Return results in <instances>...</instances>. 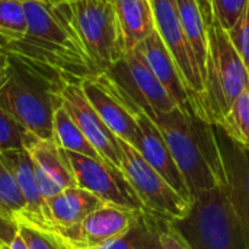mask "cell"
<instances>
[{"label":"cell","instance_id":"37","mask_svg":"<svg viewBox=\"0 0 249 249\" xmlns=\"http://www.w3.org/2000/svg\"><path fill=\"white\" fill-rule=\"evenodd\" d=\"M1 249H28V247H26V244L23 242V239L20 238V235L18 233L9 245L3 247Z\"/></svg>","mask_w":249,"mask_h":249},{"label":"cell","instance_id":"4","mask_svg":"<svg viewBox=\"0 0 249 249\" xmlns=\"http://www.w3.org/2000/svg\"><path fill=\"white\" fill-rule=\"evenodd\" d=\"M249 85V69L226 29L216 20L209 28V54L204 90L200 99L201 118L217 124Z\"/></svg>","mask_w":249,"mask_h":249},{"label":"cell","instance_id":"32","mask_svg":"<svg viewBox=\"0 0 249 249\" xmlns=\"http://www.w3.org/2000/svg\"><path fill=\"white\" fill-rule=\"evenodd\" d=\"M34 177H35V182L36 187L41 193V196L44 197V200L48 203L53 197H55L58 193L63 191V188L51 178L48 177L42 169H39L35 163H34Z\"/></svg>","mask_w":249,"mask_h":249},{"label":"cell","instance_id":"30","mask_svg":"<svg viewBox=\"0 0 249 249\" xmlns=\"http://www.w3.org/2000/svg\"><path fill=\"white\" fill-rule=\"evenodd\" d=\"M228 34L249 69V0L245 4L241 18L238 19L235 26L228 31Z\"/></svg>","mask_w":249,"mask_h":249},{"label":"cell","instance_id":"9","mask_svg":"<svg viewBox=\"0 0 249 249\" xmlns=\"http://www.w3.org/2000/svg\"><path fill=\"white\" fill-rule=\"evenodd\" d=\"M66 155L70 160L77 187L90 191L104 203L133 212H146L142 200L120 168L104 159H95L74 152L66 150Z\"/></svg>","mask_w":249,"mask_h":249},{"label":"cell","instance_id":"31","mask_svg":"<svg viewBox=\"0 0 249 249\" xmlns=\"http://www.w3.org/2000/svg\"><path fill=\"white\" fill-rule=\"evenodd\" d=\"M159 241L162 249H194L174 222L160 219Z\"/></svg>","mask_w":249,"mask_h":249},{"label":"cell","instance_id":"13","mask_svg":"<svg viewBox=\"0 0 249 249\" xmlns=\"http://www.w3.org/2000/svg\"><path fill=\"white\" fill-rule=\"evenodd\" d=\"M85 96L107 124V127L121 140L131 144L134 149L139 144L140 128L136 117L128 108L111 92V89L98 77L85 79L80 83Z\"/></svg>","mask_w":249,"mask_h":249},{"label":"cell","instance_id":"2","mask_svg":"<svg viewBox=\"0 0 249 249\" xmlns=\"http://www.w3.org/2000/svg\"><path fill=\"white\" fill-rule=\"evenodd\" d=\"M193 198L226 187V175L213 131V124L179 108L152 117Z\"/></svg>","mask_w":249,"mask_h":249},{"label":"cell","instance_id":"35","mask_svg":"<svg viewBox=\"0 0 249 249\" xmlns=\"http://www.w3.org/2000/svg\"><path fill=\"white\" fill-rule=\"evenodd\" d=\"M197 4L201 10L203 19L206 22L207 29L213 25L214 22V15H213V7H212V0H197Z\"/></svg>","mask_w":249,"mask_h":249},{"label":"cell","instance_id":"19","mask_svg":"<svg viewBox=\"0 0 249 249\" xmlns=\"http://www.w3.org/2000/svg\"><path fill=\"white\" fill-rule=\"evenodd\" d=\"M112 3L125 51H133L156 29L150 0H112Z\"/></svg>","mask_w":249,"mask_h":249},{"label":"cell","instance_id":"33","mask_svg":"<svg viewBox=\"0 0 249 249\" xmlns=\"http://www.w3.org/2000/svg\"><path fill=\"white\" fill-rule=\"evenodd\" d=\"M18 235V223L0 216V249L9 245Z\"/></svg>","mask_w":249,"mask_h":249},{"label":"cell","instance_id":"29","mask_svg":"<svg viewBox=\"0 0 249 249\" xmlns=\"http://www.w3.org/2000/svg\"><path fill=\"white\" fill-rule=\"evenodd\" d=\"M248 0H212L214 20L226 31L232 29L241 18Z\"/></svg>","mask_w":249,"mask_h":249},{"label":"cell","instance_id":"34","mask_svg":"<svg viewBox=\"0 0 249 249\" xmlns=\"http://www.w3.org/2000/svg\"><path fill=\"white\" fill-rule=\"evenodd\" d=\"M232 204H233L235 212L238 214V219L241 222V228H242L247 249H249V204H238V203H232Z\"/></svg>","mask_w":249,"mask_h":249},{"label":"cell","instance_id":"36","mask_svg":"<svg viewBox=\"0 0 249 249\" xmlns=\"http://www.w3.org/2000/svg\"><path fill=\"white\" fill-rule=\"evenodd\" d=\"M9 63H10V54H9V51L4 50V48H0V85L6 79L7 69H9Z\"/></svg>","mask_w":249,"mask_h":249},{"label":"cell","instance_id":"10","mask_svg":"<svg viewBox=\"0 0 249 249\" xmlns=\"http://www.w3.org/2000/svg\"><path fill=\"white\" fill-rule=\"evenodd\" d=\"M150 4L155 16L156 31L174 57L191 95L194 111L201 118L200 99L204 90V83L196 55L181 23L177 0H150Z\"/></svg>","mask_w":249,"mask_h":249},{"label":"cell","instance_id":"3","mask_svg":"<svg viewBox=\"0 0 249 249\" xmlns=\"http://www.w3.org/2000/svg\"><path fill=\"white\" fill-rule=\"evenodd\" d=\"M63 88L10 54L7 74L0 85V108L38 139L54 140L53 120L61 105Z\"/></svg>","mask_w":249,"mask_h":249},{"label":"cell","instance_id":"22","mask_svg":"<svg viewBox=\"0 0 249 249\" xmlns=\"http://www.w3.org/2000/svg\"><path fill=\"white\" fill-rule=\"evenodd\" d=\"M160 217L142 212L134 225L120 238L92 249H162L159 241Z\"/></svg>","mask_w":249,"mask_h":249},{"label":"cell","instance_id":"24","mask_svg":"<svg viewBox=\"0 0 249 249\" xmlns=\"http://www.w3.org/2000/svg\"><path fill=\"white\" fill-rule=\"evenodd\" d=\"M26 34L23 0H0V48L7 50Z\"/></svg>","mask_w":249,"mask_h":249},{"label":"cell","instance_id":"8","mask_svg":"<svg viewBox=\"0 0 249 249\" xmlns=\"http://www.w3.org/2000/svg\"><path fill=\"white\" fill-rule=\"evenodd\" d=\"M123 159L121 171L142 200L144 210L153 216L169 222L185 219L193 207V201L177 193L134 149L120 139Z\"/></svg>","mask_w":249,"mask_h":249},{"label":"cell","instance_id":"15","mask_svg":"<svg viewBox=\"0 0 249 249\" xmlns=\"http://www.w3.org/2000/svg\"><path fill=\"white\" fill-rule=\"evenodd\" d=\"M136 120L140 128V139L136 147L139 153L177 193H179L184 198L194 201L172 158L168 143L165 142L155 121L144 112H139L136 115Z\"/></svg>","mask_w":249,"mask_h":249},{"label":"cell","instance_id":"23","mask_svg":"<svg viewBox=\"0 0 249 249\" xmlns=\"http://www.w3.org/2000/svg\"><path fill=\"white\" fill-rule=\"evenodd\" d=\"M53 131H54V142L67 152L80 153L89 158L102 159L99 153L93 149V146L86 140L74 120L70 117L67 109L60 105L54 112L53 120Z\"/></svg>","mask_w":249,"mask_h":249},{"label":"cell","instance_id":"16","mask_svg":"<svg viewBox=\"0 0 249 249\" xmlns=\"http://www.w3.org/2000/svg\"><path fill=\"white\" fill-rule=\"evenodd\" d=\"M140 213L104 203L82 222L79 249L98 248L123 236Z\"/></svg>","mask_w":249,"mask_h":249},{"label":"cell","instance_id":"38","mask_svg":"<svg viewBox=\"0 0 249 249\" xmlns=\"http://www.w3.org/2000/svg\"><path fill=\"white\" fill-rule=\"evenodd\" d=\"M53 1H67V3H70V1H74V0H53Z\"/></svg>","mask_w":249,"mask_h":249},{"label":"cell","instance_id":"20","mask_svg":"<svg viewBox=\"0 0 249 249\" xmlns=\"http://www.w3.org/2000/svg\"><path fill=\"white\" fill-rule=\"evenodd\" d=\"M26 150L32 162L51 177L63 190L76 185L74 174L66 150L61 149L54 140H42L36 136L28 143Z\"/></svg>","mask_w":249,"mask_h":249},{"label":"cell","instance_id":"5","mask_svg":"<svg viewBox=\"0 0 249 249\" xmlns=\"http://www.w3.org/2000/svg\"><path fill=\"white\" fill-rule=\"evenodd\" d=\"M174 223L194 249H247L226 187H217L194 198L188 216Z\"/></svg>","mask_w":249,"mask_h":249},{"label":"cell","instance_id":"12","mask_svg":"<svg viewBox=\"0 0 249 249\" xmlns=\"http://www.w3.org/2000/svg\"><path fill=\"white\" fill-rule=\"evenodd\" d=\"M133 51H136L140 58L149 66V69L155 73V76L159 79L168 93L174 98L178 108L188 115H197L182 74L158 31L155 29Z\"/></svg>","mask_w":249,"mask_h":249},{"label":"cell","instance_id":"1","mask_svg":"<svg viewBox=\"0 0 249 249\" xmlns=\"http://www.w3.org/2000/svg\"><path fill=\"white\" fill-rule=\"evenodd\" d=\"M26 34L7 51L54 82L82 83L99 74L73 23L70 3L23 0Z\"/></svg>","mask_w":249,"mask_h":249},{"label":"cell","instance_id":"17","mask_svg":"<svg viewBox=\"0 0 249 249\" xmlns=\"http://www.w3.org/2000/svg\"><path fill=\"white\" fill-rule=\"evenodd\" d=\"M225 175L226 191L232 203L249 204V146L229 137L219 124H213Z\"/></svg>","mask_w":249,"mask_h":249},{"label":"cell","instance_id":"21","mask_svg":"<svg viewBox=\"0 0 249 249\" xmlns=\"http://www.w3.org/2000/svg\"><path fill=\"white\" fill-rule=\"evenodd\" d=\"M177 6L185 36L193 48L204 83L206 63L209 54V29L206 26L197 0H177Z\"/></svg>","mask_w":249,"mask_h":249},{"label":"cell","instance_id":"6","mask_svg":"<svg viewBox=\"0 0 249 249\" xmlns=\"http://www.w3.org/2000/svg\"><path fill=\"white\" fill-rule=\"evenodd\" d=\"M98 77L134 117L144 112L152 118L155 114L178 108L174 98L136 51L125 53L121 60L98 74Z\"/></svg>","mask_w":249,"mask_h":249},{"label":"cell","instance_id":"7","mask_svg":"<svg viewBox=\"0 0 249 249\" xmlns=\"http://www.w3.org/2000/svg\"><path fill=\"white\" fill-rule=\"evenodd\" d=\"M73 23L98 69L104 73L125 55V45L112 0L70 1Z\"/></svg>","mask_w":249,"mask_h":249},{"label":"cell","instance_id":"26","mask_svg":"<svg viewBox=\"0 0 249 249\" xmlns=\"http://www.w3.org/2000/svg\"><path fill=\"white\" fill-rule=\"evenodd\" d=\"M217 124L235 142L249 146V85Z\"/></svg>","mask_w":249,"mask_h":249},{"label":"cell","instance_id":"11","mask_svg":"<svg viewBox=\"0 0 249 249\" xmlns=\"http://www.w3.org/2000/svg\"><path fill=\"white\" fill-rule=\"evenodd\" d=\"M60 95L61 105L67 109L70 117L74 120L86 140L93 146L99 156L117 168H121L123 150L120 139L107 127V124L93 109L85 96L80 83H67L61 89Z\"/></svg>","mask_w":249,"mask_h":249},{"label":"cell","instance_id":"27","mask_svg":"<svg viewBox=\"0 0 249 249\" xmlns=\"http://www.w3.org/2000/svg\"><path fill=\"white\" fill-rule=\"evenodd\" d=\"M34 134L0 108V153L26 149Z\"/></svg>","mask_w":249,"mask_h":249},{"label":"cell","instance_id":"18","mask_svg":"<svg viewBox=\"0 0 249 249\" xmlns=\"http://www.w3.org/2000/svg\"><path fill=\"white\" fill-rule=\"evenodd\" d=\"M102 204L104 201L101 198L85 188L77 185L64 188L48 201L50 217L55 233L58 235L61 231L80 226L82 222Z\"/></svg>","mask_w":249,"mask_h":249},{"label":"cell","instance_id":"14","mask_svg":"<svg viewBox=\"0 0 249 249\" xmlns=\"http://www.w3.org/2000/svg\"><path fill=\"white\" fill-rule=\"evenodd\" d=\"M1 160L7 166V169L15 177V181L19 187V191L25 200V219L22 222H26L32 226L45 229V231H54L51 217H50V209L48 203L41 196L35 177H34V162L28 153L26 149L19 150H7L0 153Z\"/></svg>","mask_w":249,"mask_h":249},{"label":"cell","instance_id":"28","mask_svg":"<svg viewBox=\"0 0 249 249\" xmlns=\"http://www.w3.org/2000/svg\"><path fill=\"white\" fill-rule=\"evenodd\" d=\"M18 233L28 249H69L55 232L32 226L26 222H18Z\"/></svg>","mask_w":249,"mask_h":249},{"label":"cell","instance_id":"25","mask_svg":"<svg viewBox=\"0 0 249 249\" xmlns=\"http://www.w3.org/2000/svg\"><path fill=\"white\" fill-rule=\"evenodd\" d=\"M0 216L13 222L25 219V200L15 177L0 158Z\"/></svg>","mask_w":249,"mask_h":249}]
</instances>
